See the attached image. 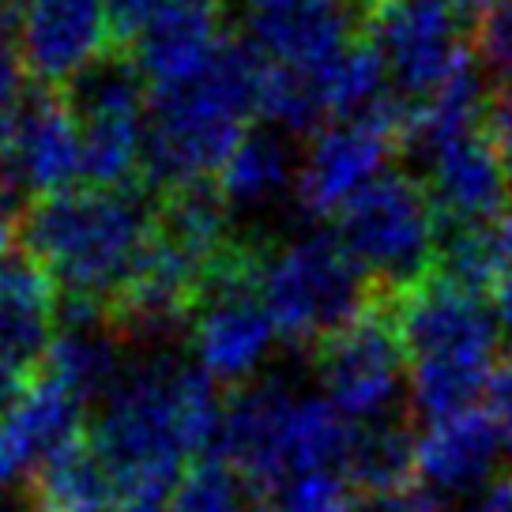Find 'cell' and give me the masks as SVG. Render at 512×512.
I'll return each mask as SVG.
<instances>
[{
  "mask_svg": "<svg viewBox=\"0 0 512 512\" xmlns=\"http://www.w3.org/2000/svg\"><path fill=\"white\" fill-rule=\"evenodd\" d=\"M0 512H49V509H42L38 501H16V505H8V509H0Z\"/></svg>",
  "mask_w": 512,
  "mask_h": 512,
  "instance_id": "cell-37",
  "label": "cell"
},
{
  "mask_svg": "<svg viewBox=\"0 0 512 512\" xmlns=\"http://www.w3.org/2000/svg\"><path fill=\"white\" fill-rule=\"evenodd\" d=\"M426 177L437 223H501L512 208V177L497 155L486 121L460 132H448L441 140L415 147Z\"/></svg>",
  "mask_w": 512,
  "mask_h": 512,
  "instance_id": "cell-11",
  "label": "cell"
},
{
  "mask_svg": "<svg viewBox=\"0 0 512 512\" xmlns=\"http://www.w3.org/2000/svg\"><path fill=\"white\" fill-rule=\"evenodd\" d=\"M509 464V445L486 411L426 422V430L418 433V479L430 494H479L501 479Z\"/></svg>",
  "mask_w": 512,
  "mask_h": 512,
  "instance_id": "cell-16",
  "label": "cell"
},
{
  "mask_svg": "<svg viewBox=\"0 0 512 512\" xmlns=\"http://www.w3.org/2000/svg\"><path fill=\"white\" fill-rule=\"evenodd\" d=\"M23 76H27V68L19 61L16 38H8L0 27V132L23 106Z\"/></svg>",
  "mask_w": 512,
  "mask_h": 512,
  "instance_id": "cell-26",
  "label": "cell"
},
{
  "mask_svg": "<svg viewBox=\"0 0 512 512\" xmlns=\"http://www.w3.org/2000/svg\"><path fill=\"white\" fill-rule=\"evenodd\" d=\"M354 512H441V505L426 486H400L384 494H366Z\"/></svg>",
  "mask_w": 512,
  "mask_h": 512,
  "instance_id": "cell-28",
  "label": "cell"
},
{
  "mask_svg": "<svg viewBox=\"0 0 512 512\" xmlns=\"http://www.w3.org/2000/svg\"><path fill=\"white\" fill-rule=\"evenodd\" d=\"M162 4H166V0H106L113 42H121V49H128V42L144 31L147 19L155 16Z\"/></svg>",
  "mask_w": 512,
  "mask_h": 512,
  "instance_id": "cell-29",
  "label": "cell"
},
{
  "mask_svg": "<svg viewBox=\"0 0 512 512\" xmlns=\"http://www.w3.org/2000/svg\"><path fill=\"white\" fill-rule=\"evenodd\" d=\"M290 181V155L275 132H256L234 147V155L219 170V192L230 208H260L275 200Z\"/></svg>",
  "mask_w": 512,
  "mask_h": 512,
  "instance_id": "cell-22",
  "label": "cell"
},
{
  "mask_svg": "<svg viewBox=\"0 0 512 512\" xmlns=\"http://www.w3.org/2000/svg\"><path fill=\"white\" fill-rule=\"evenodd\" d=\"M170 512H268V501L234 467L208 456L185 471L170 494Z\"/></svg>",
  "mask_w": 512,
  "mask_h": 512,
  "instance_id": "cell-23",
  "label": "cell"
},
{
  "mask_svg": "<svg viewBox=\"0 0 512 512\" xmlns=\"http://www.w3.org/2000/svg\"><path fill=\"white\" fill-rule=\"evenodd\" d=\"M437 4H445L448 12H456L460 19H464V16L467 19H479L482 12L494 4V0H437Z\"/></svg>",
  "mask_w": 512,
  "mask_h": 512,
  "instance_id": "cell-35",
  "label": "cell"
},
{
  "mask_svg": "<svg viewBox=\"0 0 512 512\" xmlns=\"http://www.w3.org/2000/svg\"><path fill=\"white\" fill-rule=\"evenodd\" d=\"M407 351L411 407L426 422L475 411L497 366L501 324L486 298L464 294L441 279H422L400 294H381Z\"/></svg>",
  "mask_w": 512,
  "mask_h": 512,
  "instance_id": "cell-4",
  "label": "cell"
},
{
  "mask_svg": "<svg viewBox=\"0 0 512 512\" xmlns=\"http://www.w3.org/2000/svg\"><path fill=\"white\" fill-rule=\"evenodd\" d=\"M407 144V106L392 98L384 110L354 121L320 128L298 170V200L309 215H339L384 166L403 155Z\"/></svg>",
  "mask_w": 512,
  "mask_h": 512,
  "instance_id": "cell-10",
  "label": "cell"
},
{
  "mask_svg": "<svg viewBox=\"0 0 512 512\" xmlns=\"http://www.w3.org/2000/svg\"><path fill=\"white\" fill-rule=\"evenodd\" d=\"M471 53L479 64L497 76L501 83H512V0H494L471 31Z\"/></svg>",
  "mask_w": 512,
  "mask_h": 512,
  "instance_id": "cell-25",
  "label": "cell"
},
{
  "mask_svg": "<svg viewBox=\"0 0 512 512\" xmlns=\"http://www.w3.org/2000/svg\"><path fill=\"white\" fill-rule=\"evenodd\" d=\"M456 512H512V471H505L479 494L464 497Z\"/></svg>",
  "mask_w": 512,
  "mask_h": 512,
  "instance_id": "cell-31",
  "label": "cell"
},
{
  "mask_svg": "<svg viewBox=\"0 0 512 512\" xmlns=\"http://www.w3.org/2000/svg\"><path fill=\"white\" fill-rule=\"evenodd\" d=\"M61 290L34 256L0 264V366L27 381L61 332Z\"/></svg>",
  "mask_w": 512,
  "mask_h": 512,
  "instance_id": "cell-17",
  "label": "cell"
},
{
  "mask_svg": "<svg viewBox=\"0 0 512 512\" xmlns=\"http://www.w3.org/2000/svg\"><path fill=\"white\" fill-rule=\"evenodd\" d=\"M501 223H437L433 279L464 290V294H475V298L497 294L501 279L509 275V249H505Z\"/></svg>",
  "mask_w": 512,
  "mask_h": 512,
  "instance_id": "cell-19",
  "label": "cell"
},
{
  "mask_svg": "<svg viewBox=\"0 0 512 512\" xmlns=\"http://www.w3.org/2000/svg\"><path fill=\"white\" fill-rule=\"evenodd\" d=\"M226 38V0H166L125 53L155 91L200 76Z\"/></svg>",
  "mask_w": 512,
  "mask_h": 512,
  "instance_id": "cell-15",
  "label": "cell"
},
{
  "mask_svg": "<svg viewBox=\"0 0 512 512\" xmlns=\"http://www.w3.org/2000/svg\"><path fill=\"white\" fill-rule=\"evenodd\" d=\"M358 16L411 110L475 68L471 34L437 0H358Z\"/></svg>",
  "mask_w": 512,
  "mask_h": 512,
  "instance_id": "cell-7",
  "label": "cell"
},
{
  "mask_svg": "<svg viewBox=\"0 0 512 512\" xmlns=\"http://www.w3.org/2000/svg\"><path fill=\"white\" fill-rule=\"evenodd\" d=\"M256 12H305V8H358V0H253Z\"/></svg>",
  "mask_w": 512,
  "mask_h": 512,
  "instance_id": "cell-32",
  "label": "cell"
},
{
  "mask_svg": "<svg viewBox=\"0 0 512 512\" xmlns=\"http://www.w3.org/2000/svg\"><path fill=\"white\" fill-rule=\"evenodd\" d=\"M23 384L27 381H19L16 373H8V369L0 366V418H4V411L16 403V396L23 392Z\"/></svg>",
  "mask_w": 512,
  "mask_h": 512,
  "instance_id": "cell-34",
  "label": "cell"
},
{
  "mask_svg": "<svg viewBox=\"0 0 512 512\" xmlns=\"http://www.w3.org/2000/svg\"><path fill=\"white\" fill-rule=\"evenodd\" d=\"M256 287L279 336L313 351L381 302L373 279L354 264L339 238L328 234L287 241L275 249L264 245Z\"/></svg>",
  "mask_w": 512,
  "mask_h": 512,
  "instance_id": "cell-5",
  "label": "cell"
},
{
  "mask_svg": "<svg viewBox=\"0 0 512 512\" xmlns=\"http://www.w3.org/2000/svg\"><path fill=\"white\" fill-rule=\"evenodd\" d=\"M110 512H166V509H162V501H121Z\"/></svg>",
  "mask_w": 512,
  "mask_h": 512,
  "instance_id": "cell-36",
  "label": "cell"
},
{
  "mask_svg": "<svg viewBox=\"0 0 512 512\" xmlns=\"http://www.w3.org/2000/svg\"><path fill=\"white\" fill-rule=\"evenodd\" d=\"M418 471V433L396 418H381V422H366L354 430L351 460L343 479L354 490L366 494H384V490H400L411 486V475Z\"/></svg>",
  "mask_w": 512,
  "mask_h": 512,
  "instance_id": "cell-20",
  "label": "cell"
},
{
  "mask_svg": "<svg viewBox=\"0 0 512 512\" xmlns=\"http://www.w3.org/2000/svg\"><path fill=\"white\" fill-rule=\"evenodd\" d=\"M264 64L256 46L226 38L200 76L151 91L144 136V181L151 189H181L223 170L249 136Z\"/></svg>",
  "mask_w": 512,
  "mask_h": 512,
  "instance_id": "cell-3",
  "label": "cell"
},
{
  "mask_svg": "<svg viewBox=\"0 0 512 512\" xmlns=\"http://www.w3.org/2000/svg\"><path fill=\"white\" fill-rule=\"evenodd\" d=\"M313 354L324 396L354 426L396 418L407 381V351L384 302L373 305L366 317L354 320L339 336L324 339Z\"/></svg>",
  "mask_w": 512,
  "mask_h": 512,
  "instance_id": "cell-9",
  "label": "cell"
},
{
  "mask_svg": "<svg viewBox=\"0 0 512 512\" xmlns=\"http://www.w3.org/2000/svg\"><path fill=\"white\" fill-rule=\"evenodd\" d=\"M260 256L264 245L256 241L230 264H223L211 275L200 309L192 317L189 339L196 369L208 373L215 384H234V388L253 384L256 369L264 366V358L279 339V328L256 287Z\"/></svg>",
  "mask_w": 512,
  "mask_h": 512,
  "instance_id": "cell-8",
  "label": "cell"
},
{
  "mask_svg": "<svg viewBox=\"0 0 512 512\" xmlns=\"http://www.w3.org/2000/svg\"><path fill=\"white\" fill-rule=\"evenodd\" d=\"M113 497L121 494L87 441L34 475V501L49 512H110Z\"/></svg>",
  "mask_w": 512,
  "mask_h": 512,
  "instance_id": "cell-21",
  "label": "cell"
},
{
  "mask_svg": "<svg viewBox=\"0 0 512 512\" xmlns=\"http://www.w3.org/2000/svg\"><path fill=\"white\" fill-rule=\"evenodd\" d=\"M256 113H260L268 125L287 128L294 136H298V132H313V128H320V121H328L313 72H298V68L272 64V61L264 64Z\"/></svg>",
  "mask_w": 512,
  "mask_h": 512,
  "instance_id": "cell-24",
  "label": "cell"
},
{
  "mask_svg": "<svg viewBox=\"0 0 512 512\" xmlns=\"http://www.w3.org/2000/svg\"><path fill=\"white\" fill-rule=\"evenodd\" d=\"M339 245L381 294L418 287L433 272L437 211L422 177L384 170L339 211Z\"/></svg>",
  "mask_w": 512,
  "mask_h": 512,
  "instance_id": "cell-6",
  "label": "cell"
},
{
  "mask_svg": "<svg viewBox=\"0 0 512 512\" xmlns=\"http://www.w3.org/2000/svg\"><path fill=\"white\" fill-rule=\"evenodd\" d=\"M12 245H16V215L0 200V264L12 260Z\"/></svg>",
  "mask_w": 512,
  "mask_h": 512,
  "instance_id": "cell-33",
  "label": "cell"
},
{
  "mask_svg": "<svg viewBox=\"0 0 512 512\" xmlns=\"http://www.w3.org/2000/svg\"><path fill=\"white\" fill-rule=\"evenodd\" d=\"M76 177H83V144L64 95L23 98L0 132V189L38 204L68 192Z\"/></svg>",
  "mask_w": 512,
  "mask_h": 512,
  "instance_id": "cell-12",
  "label": "cell"
},
{
  "mask_svg": "<svg viewBox=\"0 0 512 512\" xmlns=\"http://www.w3.org/2000/svg\"><path fill=\"white\" fill-rule=\"evenodd\" d=\"M486 418L497 426V433L505 437L512 456V358L497 362L494 373H490V384H486Z\"/></svg>",
  "mask_w": 512,
  "mask_h": 512,
  "instance_id": "cell-27",
  "label": "cell"
},
{
  "mask_svg": "<svg viewBox=\"0 0 512 512\" xmlns=\"http://www.w3.org/2000/svg\"><path fill=\"white\" fill-rule=\"evenodd\" d=\"M223 403L215 381L170 354L125 369L102 400L87 445L110 471L121 501L174 494L200 452L215 448Z\"/></svg>",
  "mask_w": 512,
  "mask_h": 512,
  "instance_id": "cell-1",
  "label": "cell"
},
{
  "mask_svg": "<svg viewBox=\"0 0 512 512\" xmlns=\"http://www.w3.org/2000/svg\"><path fill=\"white\" fill-rule=\"evenodd\" d=\"M501 230H505V249H509V272H512V208H509V215H505Z\"/></svg>",
  "mask_w": 512,
  "mask_h": 512,
  "instance_id": "cell-38",
  "label": "cell"
},
{
  "mask_svg": "<svg viewBox=\"0 0 512 512\" xmlns=\"http://www.w3.org/2000/svg\"><path fill=\"white\" fill-rule=\"evenodd\" d=\"M23 241L68 305L110 313L155 245V204L140 189H68L34 204Z\"/></svg>",
  "mask_w": 512,
  "mask_h": 512,
  "instance_id": "cell-2",
  "label": "cell"
},
{
  "mask_svg": "<svg viewBox=\"0 0 512 512\" xmlns=\"http://www.w3.org/2000/svg\"><path fill=\"white\" fill-rule=\"evenodd\" d=\"M113 46L106 0H23L19 8V61L46 87L64 91Z\"/></svg>",
  "mask_w": 512,
  "mask_h": 512,
  "instance_id": "cell-13",
  "label": "cell"
},
{
  "mask_svg": "<svg viewBox=\"0 0 512 512\" xmlns=\"http://www.w3.org/2000/svg\"><path fill=\"white\" fill-rule=\"evenodd\" d=\"M83 407L87 403L46 373L23 384L16 403L0 418V482H34L61 452L83 445Z\"/></svg>",
  "mask_w": 512,
  "mask_h": 512,
  "instance_id": "cell-14",
  "label": "cell"
},
{
  "mask_svg": "<svg viewBox=\"0 0 512 512\" xmlns=\"http://www.w3.org/2000/svg\"><path fill=\"white\" fill-rule=\"evenodd\" d=\"M486 132L512 177V83H501L494 98L486 102Z\"/></svg>",
  "mask_w": 512,
  "mask_h": 512,
  "instance_id": "cell-30",
  "label": "cell"
},
{
  "mask_svg": "<svg viewBox=\"0 0 512 512\" xmlns=\"http://www.w3.org/2000/svg\"><path fill=\"white\" fill-rule=\"evenodd\" d=\"M42 373L64 384L83 403L106 400L125 377L121 336L113 328L110 313L98 305H68Z\"/></svg>",
  "mask_w": 512,
  "mask_h": 512,
  "instance_id": "cell-18",
  "label": "cell"
}]
</instances>
